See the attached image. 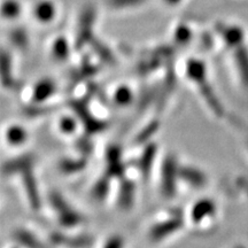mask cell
I'll use <instances>...</instances> for the list:
<instances>
[{
  "instance_id": "obj_5",
  "label": "cell",
  "mask_w": 248,
  "mask_h": 248,
  "mask_svg": "<svg viewBox=\"0 0 248 248\" xmlns=\"http://www.w3.org/2000/svg\"><path fill=\"white\" fill-rule=\"evenodd\" d=\"M221 35L229 46L239 47L244 40V31L239 27L223 26L221 29Z\"/></svg>"
},
{
  "instance_id": "obj_13",
  "label": "cell",
  "mask_w": 248,
  "mask_h": 248,
  "mask_svg": "<svg viewBox=\"0 0 248 248\" xmlns=\"http://www.w3.org/2000/svg\"><path fill=\"white\" fill-rule=\"evenodd\" d=\"M192 35H193V32H192L190 27L185 26V24H181V26L176 27L175 32H173L175 39L181 43H187L192 38Z\"/></svg>"
},
{
  "instance_id": "obj_4",
  "label": "cell",
  "mask_w": 248,
  "mask_h": 248,
  "mask_svg": "<svg viewBox=\"0 0 248 248\" xmlns=\"http://www.w3.org/2000/svg\"><path fill=\"white\" fill-rule=\"evenodd\" d=\"M179 229V223L177 219H170L168 222H163L161 224H155L151 230V238L153 241L163 240V238L168 237Z\"/></svg>"
},
{
  "instance_id": "obj_7",
  "label": "cell",
  "mask_w": 248,
  "mask_h": 248,
  "mask_svg": "<svg viewBox=\"0 0 248 248\" xmlns=\"http://www.w3.org/2000/svg\"><path fill=\"white\" fill-rule=\"evenodd\" d=\"M52 239L57 245H61V246H67L70 248H84L89 246L90 240L89 238L85 237H67L64 234H54Z\"/></svg>"
},
{
  "instance_id": "obj_16",
  "label": "cell",
  "mask_w": 248,
  "mask_h": 248,
  "mask_svg": "<svg viewBox=\"0 0 248 248\" xmlns=\"http://www.w3.org/2000/svg\"><path fill=\"white\" fill-rule=\"evenodd\" d=\"M183 0H163V2H166L169 6H177L181 4Z\"/></svg>"
},
{
  "instance_id": "obj_10",
  "label": "cell",
  "mask_w": 248,
  "mask_h": 248,
  "mask_svg": "<svg viewBox=\"0 0 248 248\" xmlns=\"http://www.w3.org/2000/svg\"><path fill=\"white\" fill-rule=\"evenodd\" d=\"M147 1L148 0H106V4L116 11H123V9L140 7Z\"/></svg>"
},
{
  "instance_id": "obj_8",
  "label": "cell",
  "mask_w": 248,
  "mask_h": 248,
  "mask_svg": "<svg viewBox=\"0 0 248 248\" xmlns=\"http://www.w3.org/2000/svg\"><path fill=\"white\" fill-rule=\"evenodd\" d=\"M235 61H237L238 68L240 70L244 84L248 85V51L244 46H239L235 52Z\"/></svg>"
},
{
  "instance_id": "obj_1",
  "label": "cell",
  "mask_w": 248,
  "mask_h": 248,
  "mask_svg": "<svg viewBox=\"0 0 248 248\" xmlns=\"http://www.w3.org/2000/svg\"><path fill=\"white\" fill-rule=\"evenodd\" d=\"M58 8L52 0H38L32 8V15L35 21L42 24H48L55 20Z\"/></svg>"
},
{
  "instance_id": "obj_6",
  "label": "cell",
  "mask_w": 248,
  "mask_h": 248,
  "mask_svg": "<svg viewBox=\"0 0 248 248\" xmlns=\"http://www.w3.org/2000/svg\"><path fill=\"white\" fill-rule=\"evenodd\" d=\"M14 238L16 243L23 248H46L45 245L36 235H33L29 231L23 230V229H20L15 232Z\"/></svg>"
},
{
  "instance_id": "obj_12",
  "label": "cell",
  "mask_w": 248,
  "mask_h": 248,
  "mask_svg": "<svg viewBox=\"0 0 248 248\" xmlns=\"http://www.w3.org/2000/svg\"><path fill=\"white\" fill-rule=\"evenodd\" d=\"M114 98H115L116 104H119L120 106H126L131 102V90L126 86H119L115 91V94H114Z\"/></svg>"
},
{
  "instance_id": "obj_15",
  "label": "cell",
  "mask_w": 248,
  "mask_h": 248,
  "mask_svg": "<svg viewBox=\"0 0 248 248\" xmlns=\"http://www.w3.org/2000/svg\"><path fill=\"white\" fill-rule=\"evenodd\" d=\"M102 248H124V239L121 235H111Z\"/></svg>"
},
{
  "instance_id": "obj_2",
  "label": "cell",
  "mask_w": 248,
  "mask_h": 248,
  "mask_svg": "<svg viewBox=\"0 0 248 248\" xmlns=\"http://www.w3.org/2000/svg\"><path fill=\"white\" fill-rule=\"evenodd\" d=\"M5 140L7 141L9 146L18 147L22 146L28 141V136L27 130L23 126L17 125V124H12L7 129L5 130Z\"/></svg>"
},
{
  "instance_id": "obj_11",
  "label": "cell",
  "mask_w": 248,
  "mask_h": 248,
  "mask_svg": "<svg viewBox=\"0 0 248 248\" xmlns=\"http://www.w3.org/2000/svg\"><path fill=\"white\" fill-rule=\"evenodd\" d=\"M52 49H53L54 57L59 59H66L68 57V51H69V44H68L66 38L60 37V38L54 40Z\"/></svg>"
},
{
  "instance_id": "obj_18",
  "label": "cell",
  "mask_w": 248,
  "mask_h": 248,
  "mask_svg": "<svg viewBox=\"0 0 248 248\" xmlns=\"http://www.w3.org/2000/svg\"><path fill=\"white\" fill-rule=\"evenodd\" d=\"M13 248H17V247H13Z\"/></svg>"
},
{
  "instance_id": "obj_9",
  "label": "cell",
  "mask_w": 248,
  "mask_h": 248,
  "mask_svg": "<svg viewBox=\"0 0 248 248\" xmlns=\"http://www.w3.org/2000/svg\"><path fill=\"white\" fill-rule=\"evenodd\" d=\"M22 13V7L18 0H4L2 2V17L5 20H15Z\"/></svg>"
},
{
  "instance_id": "obj_3",
  "label": "cell",
  "mask_w": 248,
  "mask_h": 248,
  "mask_svg": "<svg viewBox=\"0 0 248 248\" xmlns=\"http://www.w3.org/2000/svg\"><path fill=\"white\" fill-rule=\"evenodd\" d=\"M215 214V206L213 201L209 200H201L198 201V203L194 207H192V222L195 224H201L204 222V218L207 216H214Z\"/></svg>"
},
{
  "instance_id": "obj_14",
  "label": "cell",
  "mask_w": 248,
  "mask_h": 248,
  "mask_svg": "<svg viewBox=\"0 0 248 248\" xmlns=\"http://www.w3.org/2000/svg\"><path fill=\"white\" fill-rule=\"evenodd\" d=\"M59 128H60V131L64 135H69V133H73L75 131V120L71 119V117H63L61 119L60 124H59Z\"/></svg>"
},
{
  "instance_id": "obj_17",
  "label": "cell",
  "mask_w": 248,
  "mask_h": 248,
  "mask_svg": "<svg viewBox=\"0 0 248 248\" xmlns=\"http://www.w3.org/2000/svg\"><path fill=\"white\" fill-rule=\"evenodd\" d=\"M237 248H243V247H237Z\"/></svg>"
}]
</instances>
